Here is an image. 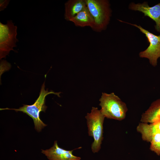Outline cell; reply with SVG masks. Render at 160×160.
Masks as SVG:
<instances>
[{
    "label": "cell",
    "mask_w": 160,
    "mask_h": 160,
    "mask_svg": "<svg viewBox=\"0 0 160 160\" xmlns=\"http://www.w3.org/2000/svg\"><path fill=\"white\" fill-rule=\"evenodd\" d=\"M44 83V82L41 86L39 97L33 104L30 105H23V106L18 109L6 108H0V110H14L16 112L20 111L26 113L33 119L35 129L38 132H40L42 129L47 126L43 122L40 117V112H45L47 108V106L45 105V97L47 95L51 94L56 95L60 97V94L61 93V92H55L52 90L49 91L47 89L45 90Z\"/></svg>",
    "instance_id": "obj_1"
},
{
    "label": "cell",
    "mask_w": 160,
    "mask_h": 160,
    "mask_svg": "<svg viewBox=\"0 0 160 160\" xmlns=\"http://www.w3.org/2000/svg\"><path fill=\"white\" fill-rule=\"evenodd\" d=\"M99 101L100 111L105 117L119 121L125 118L127 111L126 105L114 93L103 92Z\"/></svg>",
    "instance_id": "obj_2"
},
{
    "label": "cell",
    "mask_w": 160,
    "mask_h": 160,
    "mask_svg": "<svg viewBox=\"0 0 160 160\" xmlns=\"http://www.w3.org/2000/svg\"><path fill=\"white\" fill-rule=\"evenodd\" d=\"M87 6L94 20L92 28L96 32H101L107 28L111 16L112 10L107 0H85Z\"/></svg>",
    "instance_id": "obj_3"
},
{
    "label": "cell",
    "mask_w": 160,
    "mask_h": 160,
    "mask_svg": "<svg viewBox=\"0 0 160 160\" xmlns=\"http://www.w3.org/2000/svg\"><path fill=\"white\" fill-rule=\"evenodd\" d=\"M85 117L89 135L94 139L91 145L92 151L94 153H97L101 148L103 138V124L105 117L97 108L92 107L91 112L87 113Z\"/></svg>",
    "instance_id": "obj_4"
},
{
    "label": "cell",
    "mask_w": 160,
    "mask_h": 160,
    "mask_svg": "<svg viewBox=\"0 0 160 160\" xmlns=\"http://www.w3.org/2000/svg\"><path fill=\"white\" fill-rule=\"evenodd\" d=\"M17 27L12 20L7 21L6 24L0 23V58L5 57L13 48L16 47L18 41L16 38Z\"/></svg>",
    "instance_id": "obj_5"
},
{
    "label": "cell",
    "mask_w": 160,
    "mask_h": 160,
    "mask_svg": "<svg viewBox=\"0 0 160 160\" xmlns=\"http://www.w3.org/2000/svg\"><path fill=\"white\" fill-rule=\"evenodd\" d=\"M119 20L136 27L140 32L145 34L149 43V45L145 50L139 53V57L148 59L152 65L154 67L156 66L157 59L160 57V35H156L143 28L140 25Z\"/></svg>",
    "instance_id": "obj_6"
},
{
    "label": "cell",
    "mask_w": 160,
    "mask_h": 160,
    "mask_svg": "<svg viewBox=\"0 0 160 160\" xmlns=\"http://www.w3.org/2000/svg\"><path fill=\"white\" fill-rule=\"evenodd\" d=\"M129 8L132 10L142 12L144 16H148L154 20L156 23L155 29L160 33V3L150 7L147 2L137 4L132 2L129 4Z\"/></svg>",
    "instance_id": "obj_7"
},
{
    "label": "cell",
    "mask_w": 160,
    "mask_h": 160,
    "mask_svg": "<svg viewBox=\"0 0 160 160\" xmlns=\"http://www.w3.org/2000/svg\"><path fill=\"white\" fill-rule=\"evenodd\" d=\"M81 148L80 147L72 150H67L60 148L57 141H55L53 146L45 150L41 149V153L44 154L49 160H80L79 157L74 156L73 151Z\"/></svg>",
    "instance_id": "obj_8"
},
{
    "label": "cell",
    "mask_w": 160,
    "mask_h": 160,
    "mask_svg": "<svg viewBox=\"0 0 160 160\" xmlns=\"http://www.w3.org/2000/svg\"><path fill=\"white\" fill-rule=\"evenodd\" d=\"M87 7L85 0H68L65 4V19L70 21Z\"/></svg>",
    "instance_id": "obj_9"
},
{
    "label": "cell",
    "mask_w": 160,
    "mask_h": 160,
    "mask_svg": "<svg viewBox=\"0 0 160 160\" xmlns=\"http://www.w3.org/2000/svg\"><path fill=\"white\" fill-rule=\"evenodd\" d=\"M143 123L153 124L160 122V99L153 102L142 116Z\"/></svg>",
    "instance_id": "obj_10"
},
{
    "label": "cell",
    "mask_w": 160,
    "mask_h": 160,
    "mask_svg": "<svg viewBox=\"0 0 160 160\" xmlns=\"http://www.w3.org/2000/svg\"><path fill=\"white\" fill-rule=\"evenodd\" d=\"M70 21L72 22L76 26H89L92 28L94 23L93 17L87 7L71 18Z\"/></svg>",
    "instance_id": "obj_11"
},
{
    "label": "cell",
    "mask_w": 160,
    "mask_h": 160,
    "mask_svg": "<svg viewBox=\"0 0 160 160\" xmlns=\"http://www.w3.org/2000/svg\"><path fill=\"white\" fill-rule=\"evenodd\" d=\"M150 149L158 156L160 155V132L156 133L150 142Z\"/></svg>",
    "instance_id": "obj_12"
},
{
    "label": "cell",
    "mask_w": 160,
    "mask_h": 160,
    "mask_svg": "<svg viewBox=\"0 0 160 160\" xmlns=\"http://www.w3.org/2000/svg\"><path fill=\"white\" fill-rule=\"evenodd\" d=\"M148 128L152 135L157 132H160V122L148 124Z\"/></svg>",
    "instance_id": "obj_13"
},
{
    "label": "cell",
    "mask_w": 160,
    "mask_h": 160,
    "mask_svg": "<svg viewBox=\"0 0 160 160\" xmlns=\"http://www.w3.org/2000/svg\"><path fill=\"white\" fill-rule=\"evenodd\" d=\"M10 0L0 1V11H2L6 8Z\"/></svg>",
    "instance_id": "obj_14"
}]
</instances>
